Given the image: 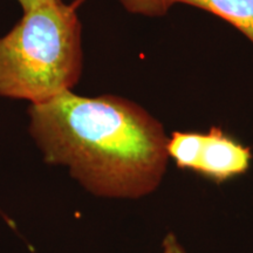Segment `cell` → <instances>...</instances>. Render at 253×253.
<instances>
[{"label": "cell", "instance_id": "obj_4", "mask_svg": "<svg viewBox=\"0 0 253 253\" xmlns=\"http://www.w3.org/2000/svg\"><path fill=\"white\" fill-rule=\"evenodd\" d=\"M129 13L162 18L175 5H188L216 15L238 30L253 46V0H119Z\"/></svg>", "mask_w": 253, "mask_h": 253}, {"label": "cell", "instance_id": "obj_7", "mask_svg": "<svg viewBox=\"0 0 253 253\" xmlns=\"http://www.w3.org/2000/svg\"><path fill=\"white\" fill-rule=\"evenodd\" d=\"M17 1L20 4L21 8H23L24 12L28 11V9L37 7V6L46 4V2H53V1H61V0H17Z\"/></svg>", "mask_w": 253, "mask_h": 253}, {"label": "cell", "instance_id": "obj_1", "mask_svg": "<svg viewBox=\"0 0 253 253\" xmlns=\"http://www.w3.org/2000/svg\"><path fill=\"white\" fill-rule=\"evenodd\" d=\"M28 132L49 166L65 167L90 195L140 199L156 191L169 155L161 121L134 101L67 90L28 107Z\"/></svg>", "mask_w": 253, "mask_h": 253}, {"label": "cell", "instance_id": "obj_3", "mask_svg": "<svg viewBox=\"0 0 253 253\" xmlns=\"http://www.w3.org/2000/svg\"><path fill=\"white\" fill-rule=\"evenodd\" d=\"M252 157L251 148L240 143L220 126H213L204 132L195 172L221 184L248 172Z\"/></svg>", "mask_w": 253, "mask_h": 253}, {"label": "cell", "instance_id": "obj_8", "mask_svg": "<svg viewBox=\"0 0 253 253\" xmlns=\"http://www.w3.org/2000/svg\"><path fill=\"white\" fill-rule=\"evenodd\" d=\"M84 1H86V0H75V2H73V5H74L75 7H79L81 4H84Z\"/></svg>", "mask_w": 253, "mask_h": 253}, {"label": "cell", "instance_id": "obj_6", "mask_svg": "<svg viewBox=\"0 0 253 253\" xmlns=\"http://www.w3.org/2000/svg\"><path fill=\"white\" fill-rule=\"evenodd\" d=\"M162 253H186L185 250L178 242L177 237L172 232H169L164 237L162 243Z\"/></svg>", "mask_w": 253, "mask_h": 253}, {"label": "cell", "instance_id": "obj_2", "mask_svg": "<svg viewBox=\"0 0 253 253\" xmlns=\"http://www.w3.org/2000/svg\"><path fill=\"white\" fill-rule=\"evenodd\" d=\"M77 8L62 0L39 5L0 37V96L37 104L77 86L84 69Z\"/></svg>", "mask_w": 253, "mask_h": 253}, {"label": "cell", "instance_id": "obj_5", "mask_svg": "<svg viewBox=\"0 0 253 253\" xmlns=\"http://www.w3.org/2000/svg\"><path fill=\"white\" fill-rule=\"evenodd\" d=\"M204 132L172 131L168 140V155L181 170L194 171L203 145Z\"/></svg>", "mask_w": 253, "mask_h": 253}]
</instances>
